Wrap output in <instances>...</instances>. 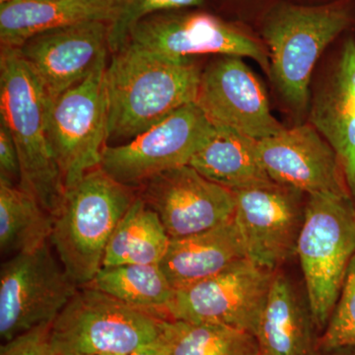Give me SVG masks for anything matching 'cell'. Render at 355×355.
I'll return each instance as SVG.
<instances>
[{
  "instance_id": "cell-10",
  "label": "cell",
  "mask_w": 355,
  "mask_h": 355,
  "mask_svg": "<svg viewBox=\"0 0 355 355\" xmlns=\"http://www.w3.org/2000/svg\"><path fill=\"white\" fill-rule=\"evenodd\" d=\"M214 130L202 109L191 103L135 139L105 147L100 167L114 181L137 190L160 173L190 164Z\"/></svg>"
},
{
  "instance_id": "cell-17",
  "label": "cell",
  "mask_w": 355,
  "mask_h": 355,
  "mask_svg": "<svg viewBox=\"0 0 355 355\" xmlns=\"http://www.w3.org/2000/svg\"><path fill=\"white\" fill-rule=\"evenodd\" d=\"M310 123L335 150L355 203L354 39L343 43L335 67L315 97Z\"/></svg>"
},
{
  "instance_id": "cell-9",
  "label": "cell",
  "mask_w": 355,
  "mask_h": 355,
  "mask_svg": "<svg viewBox=\"0 0 355 355\" xmlns=\"http://www.w3.org/2000/svg\"><path fill=\"white\" fill-rule=\"evenodd\" d=\"M49 243L14 254L0 266V336L3 343L53 323L78 291Z\"/></svg>"
},
{
  "instance_id": "cell-4",
  "label": "cell",
  "mask_w": 355,
  "mask_h": 355,
  "mask_svg": "<svg viewBox=\"0 0 355 355\" xmlns=\"http://www.w3.org/2000/svg\"><path fill=\"white\" fill-rule=\"evenodd\" d=\"M354 22L350 0L320 6L279 2L263 18L270 77L282 98L297 113L307 109L313 70L322 53Z\"/></svg>"
},
{
  "instance_id": "cell-29",
  "label": "cell",
  "mask_w": 355,
  "mask_h": 355,
  "mask_svg": "<svg viewBox=\"0 0 355 355\" xmlns=\"http://www.w3.org/2000/svg\"><path fill=\"white\" fill-rule=\"evenodd\" d=\"M0 178L14 183L20 181L17 149L8 130L0 123Z\"/></svg>"
},
{
  "instance_id": "cell-18",
  "label": "cell",
  "mask_w": 355,
  "mask_h": 355,
  "mask_svg": "<svg viewBox=\"0 0 355 355\" xmlns=\"http://www.w3.org/2000/svg\"><path fill=\"white\" fill-rule=\"evenodd\" d=\"M123 0H16L0 6L1 48L18 49L28 39L81 23L112 24Z\"/></svg>"
},
{
  "instance_id": "cell-7",
  "label": "cell",
  "mask_w": 355,
  "mask_h": 355,
  "mask_svg": "<svg viewBox=\"0 0 355 355\" xmlns=\"http://www.w3.org/2000/svg\"><path fill=\"white\" fill-rule=\"evenodd\" d=\"M107 53L49 108L48 137L65 189L101 165L108 137Z\"/></svg>"
},
{
  "instance_id": "cell-31",
  "label": "cell",
  "mask_w": 355,
  "mask_h": 355,
  "mask_svg": "<svg viewBox=\"0 0 355 355\" xmlns=\"http://www.w3.org/2000/svg\"><path fill=\"white\" fill-rule=\"evenodd\" d=\"M334 355H355L352 354V352H349V350L340 349L338 350V352Z\"/></svg>"
},
{
  "instance_id": "cell-30",
  "label": "cell",
  "mask_w": 355,
  "mask_h": 355,
  "mask_svg": "<svg viewBox=\"0 0 355 355\" xmlns=\"http://www.w3.org/2000/svg\"><path fill=\"white\" fill-rule=\"evenodd\" d=\"M170 354H171V345H170L169 338H168L167 329V333H166L164 338H161L157 342L144 345V347H139L130 355H170Z\"/></svg>"
},
{
  "instance_id": "cell-11",
  "label": "cell",
  "mask_w": 355,
  "mask_h": 355,
  "mask_svg": "<svg viewBox=\"0 0 355 355\" xmlns=\"http://www.w3.org/2000/svg\"><path fill=\"white\" fill-rule=\"evenodd\" d=\"M275 272L244 259L175 291L166 315L175 321L222 324L256 336Z\"/></svg>"
},
{
  "instance_id": "cell-1",
  "label": "cell",
  "mask_w": 355,
  "mask_h": 355,
  "mask_svg": "<svg viewBox=\"0 0 355 355\" xmlns=\"http://www.w3.org/2000/svg\"><path fill=\"white\" fill-rule=\"evenodd\" d=\"M202 70L125 44L107 65L109 139H132L197 100Z\"/></svg>"
},
{
  "instance_id": "cell-6",
  "label": "cell",
  "mask_w": 355,
  "mask_h": 355,
  "mask_svg": "<svg viewBox=\"0 0 355 355\" xmlns=\"http://www.w3.org/2000/svg\"><path fill=\"white\" fill-rule=\"evenodd\" d=\"M170 320L92 288L79 287L51 324V342L58 355H130L157 342Z\"/></svg>"
},
{
  "instance_id": "cell-15",
  "label": "cell",
  "mask_w": 355,
  "mask_h": 355,
  "mask_svg": "<svg viewBox=\"0 0 355 355\" xmlns=\"http://www.w3.org/2000/svg\"><path fill=\"white\" fill-rule=\"evenodd\" d=\"M110 23L58 28L35 35L17 49L48 101L49 108L81 83L108 53Z\"/></svg>"
},
{
  "instance_id": "cell-32",
  "label": "cell",
  "mask_w": 355,
  "mask_h": 355,
  "mask_svg": "<svg viewBox=\"0 0 355 355\" xmlns=\"http://www.w3.org/2000/svg\"><path fill=\"white\" fill-rule=\"evenodd\" d=\"M13 1H15V0H0V6H4V4L10 3Z\"/></svg>"
},
{
  "instance_id": "cell-28",
  "label": "cell",
  "mask_w": 355,
  "mask_h": 355,
  "mask_svg": "<svg viewBox=\"0 0 355 355\" xmlns=\"http://www.w3.org/2000/svg\"><path fill=\"white\" fill-rule=\"evenodd\" d=\"M51 324H42L4 343L0 355H58L51 345Z\"/></svg>"
},
{
  "instance_id": "cell-26",
  "label": "cell",
  "mask_w": 355,
  "mask_h": 355,
  "mask_svg": "<svg viewBox=\"0 0 355 355\" xmlns=\"http://www.w3.org/2000/svg\"><path fill=\"white\" fill-rule=\"evenodd\" d=\"M355 347V256L349 270L340 297L331 313L323 336L318 340V349L324 352L354 349Z\"/></svg>"
},
{
  "instance_id": "cell-19",
  "label": "cell",
  "mask_w": 355,
  "mask_h": 355,
  "mask_svg": "<svg viewBox=\"0 0 355 355\" xmlns=\"http://www.w3.org/2000/svg\"><path fill=\"white\" fill-rule=\"evenodd\" d=\"M247 258L241 233L233 218L198 234L171 239L159 266L177 291L214 277Z\"/></svg>"
},
{
  "instance_id": "cell-2",
  "label": "cell",
  "mask_w": 355,
  "mask_h": 355,
  "mask_svg": "<svg viewBox=\"0 0 355 355\" xmlns=\"http://www.w3.org/2000/svg\"><path fill=\"white\" fill-rule=\"evenodd\" d=\"M48 112L43 90L17 49L1 48L0 123L8 130L17 149L18 186L53 217L67 189L49 141Z\"/></svg>"
},
{
  "instance_id": "cell-34",
  "label": "cell",
  "mask_w": 355,
  "mask_h": 355,
  "mask_svg": "<svg viewBox=\"0 0 355 355\" xmlns=\"http://www.w3.org/2000/svg\"><path fill=\"white\" fill-rule=\"evenodd\" d=\"M15 1H16V0H15Z\"/></svg>"
},
{
  "instance_id": "cell-20",
  "label": "cell",
  "mask_w": 355,
  "mask_h": 355,
  "mask_svg": "<svg viewBox=\"0 0 355 355\" xmlns=\"http://www.w3.org/2000/svg\"><path fill=\"white\" fill-rule=\"evenodd\" d=\"M314 328L309 308L277 270L256 334L260 355H315Z\"/></svg>"
},
{
  "instance_id": "cell-12",
  "label": "cell",
  "mask_w": 355,
  "mask_h": 355,
  "mask_svg": "<svg viewBox=\"0 0 355 355\" xmlns=\"http://www.w3.org/2000/svg\"><path fill=\"white\" fill-rule=\"evenodd\" d=\"M234 193V221L248 259L277 272L297 250L305 216L302 193L272 182Z\"/></svg>"
},
{
  "instance_id": "cell-27",
  "label": "cell",
  "mask_w": 355,
  "mask_h": 355,
  "mask_svg": "<svg viewBox=\"0 0 355 355\" xmlns=\"http://www.w3.org/2000/svg\"><path fill=\"white\" fill-rule=\"evenodd\" d=\"M203 3L205 0H123L118 17L110 25L109 51L114 53L123 48L133 27L144 18L153 14L202 6Z\"/></svg>"
},
{
  "instance_id": "cell-16",
  "label": "cell",
  "mask_w": 355,
  "mask_h": 355,
  "mask_svg": "<svg viewBox=\"0 0 355 355\" xmlns=\"http://www.w3.org/2000/svg\"><path fill=\"white\" fill-rule=\"evenodd\" d=\"M258 153L268 177L280 186L308 196H350L335 150L311 123L258 140Z\"/></svg>"
},
{
  "instance_id": "cell-5",
  "label": "cell",
  "mask_w": 355,
  "mask_h": 355,
  "mask_svg": "<svg viewBox=\"0 0 355 355\" xmlns=\"http://www.w3.org/2000/svg\"><path fill=\"white\" fill-rule=\"evenodd\" d=\"M296 254L313 323L324 330L355 256V203L349 195L309 196Z\"/></svg>"
},
{
  "instance_id": "cell-14",
  "label": "cell",
  "mask_w": 355,
  "mask_h": 355,
  "mask_svg": "<svg viewBox=\"0 0 355 355\" xmlns=\"http://www.w3.org/2000/svg\"><path fill=\"white\" fill-rule=\"evenodd\" d=\"M196 104L214 127L261 140L284 130L263 84L239 57H223L202 72Z\"/></svg>"
},
{
  "instance_id": "cell-22",
  "label": "cell",
  "mask_w": 355,
  "mask_h": 355,
  "mask_svg": "<svg viewBox=\"0 0 355 355\" xmlns=\"http://www.w3.org/2000/svg\"><path fill=\"white\" fill-rule=\"evenodd\" d=\"M170 239L158 214L137 195L114 229L105 252L103 266L159 265Z\"/></svg>"
},
{
  "instance_id": "cell-25",
  "label": "cell",
  "mask_w": 355,
  "mask_h": 355,
  "mask_svg": "<svg viewBox=\"0 0 355 355\" xmlns=\"http://www.w3.org/2000/svg\"><path fill=\"white\" fill-rule=\"evenodd\" d=\"M168 338L170 355H260L256 336L222 324L170 320Z\"/></svg>"
},
{
  "instance_id": "cell-23",
  "label": "cell",
  "mask_w": 355,
  "mask_h": 355,
  "mask_svg": "<svg viewBox=\"0 0 355 355\" xmlns=\"http://www.w3.org/2000/svg\"><path fill=\"white\" fill-rule=\"evenodd\" d=\"M53 216L29 193L0 178V251H33L50 240Z\"/></svg>"
},
{
  "instance_id": "cell-13",
  "label": "cell",
  "mask_w": 355,
  "mask_h": 355,
  "mask_svg": "<svg viewBox=\"0 0 355 355\" xmlns=\"http://www.w3.org/2000/svg\"><path fill=\"white\" fill-rule=\"evenodd\" d=\"M137 190L158 214L170 239L198 234L234 218V191L209 181L190 165L160 173Z\"/></svg>"
},
{
  "instance_id": "cell-24",
  "label": "cell",
  "mask_w": 355,
  "mask_h": 355,
  "mask_svg": "<svg viewBox=\"0 0 355 355\" xmlns=\"http://www.w3.org/2000/svg\"><path fill=\"white\" fill-rule=\"evenodd\" d=\"M86 286L169 319L166 308L171 302L175 289L159 265L104 266Z\"/></svg>"
},
{
  "instance_id": "cell-21",
  "label": "cell",
  "mask_w": 355,
  "mask_h": 355,
  "mask_svg": "<svg viewBox=\"0 0 355 355\" xmlns=\"http://www.w3.org/2000/svg\"><path fill=\"white\" fill-rule=\"evenodd\" d=\"M189 165L233 191L272 183L259 157L258 140L228 128L214 127Z\"/></svg>"
},
{
  "instance_id": "cell-3",
  "label": "cell",
  "mask_w": 355,
  "mask_h": 355,
  "mask_svg": "<svg viewBox=\"0 0 355 355\" xmlns=\"http://www.w3.org/2000/svg\"><path fill=\"white\" fill-rule=\"evenodd\" d=\"M135 190L98 167L65 191L49 242L77 286H87L101 270L114 229L137 197Z\"/></svg>"
},
{
  "instance_id": "cell-8",
  "label": "cell",
  "mask_w": 355,
  "mask_h": 355,
  "mask_svg": "<svg viewBox=\"0 0 355 355\" xmlns=\"http://www.w3.org/2000/svg\"><path fill=\"white\" fill-rule=\"evenodd\" d=\"M125 44L178 62L205 55L249 58L270 76L268 51L260 40L240 26L207 12L153 14L133 27Z\"/></svg>"
},
{
  "instance_id": "cell-33",
  "label": "cell",
  "mask_w": 355,
  "mask_h": 355,
  "mask_svg": "<svg viewBox=\"0 0 355 355\" xmlns=\"http://www.w3.org/2000/svg\"><path fill=\"white\" fill-rule=\"evenodd\" d=\"M89 355H121V354H89Z\"/></svg>"
}]
</instances>
